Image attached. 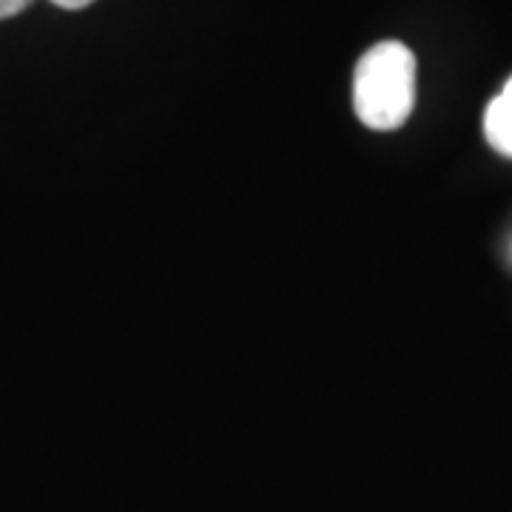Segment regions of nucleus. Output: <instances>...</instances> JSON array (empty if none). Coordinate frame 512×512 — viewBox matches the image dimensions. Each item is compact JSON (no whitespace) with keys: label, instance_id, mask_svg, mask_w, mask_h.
Segmentation results:
<instances>
[{"label":"nucleus","instance_id":"1","mask_svg":"<svg viewBox=\"0 0 512 512\" xmlns=\"http://www.w3.org/2000/svg\"><path fill=\"white\" fill-rule=\"evenodd\" d=\"M353 106L373 131H393L407 123L416 106V57L399 40L367 49L353 74Z\"/></svg>","mask_w":512,"mask_h":512},{"label":"nucleus","instance_id":"2","mask_svg":"<svg viewBox=\"0 0 512 512\" xmlns=\"http://www.w3.org/2000/svg\"><path fill=\"white\" fill-rule=\"evenodd\" d=\"M484 134H487V143L498 154L512 157V77L504 83V92L493 97L490 106H487Z\"/></svg>","mask_w":512,"mask_h":512},{"label":"nucleus","instance_id":"3","mask_svg":"<svg viewBox=\"0 0 512 512\" xmlns=\"http://www.w3.org/2000/svg\"><path fill=\"white\" fill-rule=\"evenodd\" d=\"M29 3H32V0H0V20L18 15V12H23Z\"/></svg>","mask_w":512,"mask_h":512},{"label":"nucleus","instance_id":"4","mask_svg":"<svg viewBox=\"0 0 512 512\" xmlns=\"http://www.w3.org/2000/svg\"><path fill=\"white\" fill-rule=\"evenodd\" d=\"M55 6L60 9H86V6H92L94 0H52Z\"/></svg>","mask_w":512,"mask_h":512}]
</instances>
